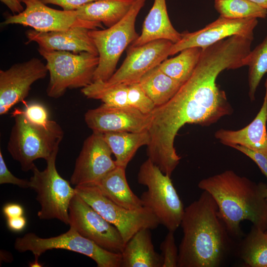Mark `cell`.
Segmentation results:
<instances>
[{
    "label": "cell",
    "mask_w": 267,
    "mask_h": 267,
    "mask_svg": "<svg viewBox=\"0 0 267 267\" xmlns=\"http://www.w3.org/2000/svg\"><path fill=\"white\" fill-rule=\"evenodd\" d=\"M251 44L248 39L233 36L203 49L189 79L169 101L156 106L151 113L147 156L164 174L171 177L179 163L181 157L174 141L183 126H209L232 113L226 94L216 80L225 69L246 66Z\"/></svg>",
    "instance_id": "1"
},
{
    "label": "cell",
    "mask_w": 267,
    "mask_h": 267,
    "mask_svg": "<svg viewBox=\"0 0 267 267\" xmlns=\"http://www.w3.org/2000/svg\"><path fill=\"white\" fill-rule=\"evenodd\" d=\"M178 267H220L234 248L212 196L203 190L184 209Z\"/></svg>",
    "instance_id": "2"
},
{
    "label": "cell",
    "mask_w": 267,
    "mask_h": 267,
    "mask_svg": "<svg viewBox=\"0 0 267 267\" xmlns=\"http://www.w3.org/2000/svg\"><path fill=\"white\" fill-rule=\"evenodd\" d=\"M215 199L219 214L230 235L240 238V223L244 220L266 231L267 230V185L257 183L232 170L202 179L198 184Z\"/></svg>",
    "instance_id": "3"
},
{
    "label": "cell",
    "mask_w": 267,
    "mask_h": 267,
    "mask_svg": "<svg viewBox=\"0 0 267 267\" xmlns=\"http://www.w3.org/2000/svg\"><path fill=\"white\" fill-rule=\"evenodd\" d=\"M7 149L12 158L19 162L24 172L32 171L38 159L47 160L55 152L64 136L61 127L49 120L41 125L29 121L22 111L14 113Z\"/></svg>",
    "instance_id": "4"
},
{
    "label": "cell",
    "mask_w": 267,
    "mask_h": 267,
    "mask_svg": "<svg viewBox=\"0 0 267 267\" xmlns=\"http://www.w3.org/2000/svg\"><path fill=\"white\" fill-rule=\"evenodd\" d=\"M39 54L46 60L49 79L46 92L53 98L63 96L68 89L84 88L93 82L99 56L88 52L73 53L39 46Z\"/></svg>",
    "instance_id": "5"
},
{
    "label": "cell",
    "mask_w": 267,
    "mask_h": 267,
    "mask_svg": "<svg viewBox=\"0 0 267 267\" xmlns=\"http://www.w3.org/2000/svg\"><path fill=\"white\" fill-rule=\"evenodd\" d=\"M137 181L147 188L140 197L143 206L155 215L160 224L175 231L180 225L185 208L171 177L148 158L140 166Z\"/></svg>",
    "instance_id": "6"
},
{
    "label": "cell",
    "mask_w": 267,
    "mask_h": 267,
    "mask_svg": "<svg viewBox=\"0 0 267 267\" xmlns=\"http://www.w3.org/2000/svg\"><path fill=\"white\" fill-rule=\"evenodd\" d=\"M146 0H136L119 22L106 29H92L89 35L97 48L99 63L93 82L107 81L114 73L116 65L126 47L139 37L135 29L136 17Z\"/></svg>",
    "instance_id": "7"
},
{
    "label": "cell",
    "mask_w": 267,
    "mask_h": 267,
    "mask_svg": "<svg viewBox=\"0 0 267 267\" xmlns=\"http://www.w3.org/2000/svg\"><path fill=\"white\" fill-rule=\"evenodd\" d=\"M58 152H55L46 162V167L40 171L35 166L32 172L30 188L36 193L40 205L38 216L41 220L56 219L69 225V207L76 194L70 182L64 179L56 168Z\"/></svg>",
    "instance_id": "8"
},
{
    "label": "cell",
    "mask_w": 267,
    "mask_h": 267,
    "mask_svg": "<svg viewBox=\"0 0 267 267\" xmlns=\"http://www.w3.org/2000/svg\"><path fill=\"white\" fill-rule=\"evenodd\" d=\"M14 245L15 250L19 252L31 251L35 259L39 260L40 256L47 250L64 249L91 258L98 267H122L121 253L105 250L70 226L67 232L49 238L40 237L35 233L29 232L17 237Z\"/></svg>",
    "instance_id": "9"
},
{
    "label": "cell",
    "mask_w": 267,
    "mask_h": 267,
    "mask_svg": "<svg viewBox=\"0 0 267 267\" xmlns=\"http://www.w3.org/2000/svg\"><path fill=\"white\" fill-rule=\"evenodd\" d=\"M75 189L77 194L118 229L125 244L138 230L154 229L160 224L148 208L129 210L122 207L104 196L96 185L76 186Z\"/></svg>",
    "instance_id": "10"
},
{
    "label": "cell",
    "mask_w": 267,
    "mask_h": 267,
    "mask_svg": "<svg viewBox=\"0 0 267 267\" xmlns=\"http://www.w3.org/2000/svg\"><path fill=\"white\" fill-rule=\"evenodd\" d=\"M69 225L83 236L110 252L122 253L125 243L118 229L78 194L69 207Z\"/></svg>",
    "instance_id": "11"
},
{
    "label": "cell",
    "mask_w": 267,
    "mask_h": 267,
    "mask_svg": "<svg viewBox=\"0 0 267 267\" xmlns=\"http://www.w3.org/2000/svg\"><path fill=\"white\" fill-rule=\"evenodd\" d=\"M26 8L20 13L8 15L4 25L19 24L29 26L41 32L65 31L75 27L89 29L103 28L101 23L78 18L76 10H57L47 6L40 0H20Z\"/></svg>",
    "instance_id": "12"
},
{
    "label": "cell",
    "mask_w": 267,
    "mask_h": 267,
    "mask_svg": "<svg viewBox=\"0 0 267 267\" xmlns=\"http://www.w3.org/2000/svg\"><path fill=\"white\" fill-rule=\"evenodd\" d=\"M103 134L92 133L84 141L77 157L70 183L76 186L95 185L117 167Z\"/></svg>",
    "instance_id": "13"
},
{
    "label": "cell",
    "mask_w": 267,
    "mask_h": 267,
    "mask_svg": "<svg viewBox=\"0 0 267 267\" xmlns=\"http://www.w3.org/2000/svg\"><path fill=\"white\" fill-rule=\"evenodd\" d=\"M48 70L40 59L32 57L0 70V115L6 114L28 95L35 82L45 77Z\"/></svg>",
    "instance_id": "14"
},
{
    "label": "cell",
    "mask_w": 267,
    "mask_h": 267,
    "mask_svg": "<svg viewBox=\"0 0 267 267\" xmlns=\"http://www.w3.org/2000/svg\"><path fill=\"white\" fill-rule=\"evenodd\" d=\"M257 18L230 19L220 17L215 21L197 31L181 33V38L173 44L170 55L193 47L205 49L222 40L233 36L254 39V30L258 24Z\"/></svg>",
    "instance_id": "15"
},
{
    "label": "cell",
    "mask_w": 267,
    "mask_h": 267,
    "mask_svg": "<svg viewBox=\"0 0 267 267\" xmlns=\"http://www.w3.org/2000/svg\"><path fill=\"white\" fill-rule=\"evenodd\" d=\"M173 44L169 40L162 39L141 45L130 46L122 65L105 82L110 85H129L139 82L147 72L170 56Z\"/></svg>",
    "instance_id": "16"
},
{
    "label": "cell",
    "mask_w": 267,
    "mask_h": 267,
    "mask_svg": "<svg viewBox=\"0 0 267 267\" xmlns=\"http://www.w3.org/2000/svg\"><path fill=\"white\" fill-rule=\"evenodd\" d=\"M85 121L92 132L140 133L148 131L152 116L131 106H113L103 103L88 110L85 114Z\"/></svg>",
    "instance_id": "17"
},
{
    "label": "cell",
    "mask_w": 267,
    "mask_h": 267,
    "mask_svg": "<svg viewBox=\"0 0 267 267\" xmlns=\"http://www.w3.org/2000/svg\"><path fill=\"white\" fill-rule=\"evenodd\" d=\"M89 29L83 27H75L65 31L41 32L29 30L25 35L28 43H37L39 46L54 50L67 51L73 53L88 52L98 55Z\"/></svg>",
    "instance_id": "18"
},
{
    "label": "cell",
    "mask_w": 267,
    "mask_h": 267,
    "mask_svg": "<svg viewBox=\"0 0 267 267\" xmlns=\"http://www.w3.org/2000/svg\"><path fill=\"white\" fill-rule=\"evenodd\" d=\"M265 86L264 102L254 119L238 130L221 129L216 131L215 136L220 142L230 147L235 145L243 146L267 156V79Z\"/></svg>",
    "instance_id": "19"
},
{
    "label": "cell",
    "mask_w": 267,
    "mask_h": 267,
    "mask_svg": "<svg viewBox=\"0 0 267 267\" xmlns=\"http://www.w3.org/2000/svg\"><path fill=\"white\" fill-rule=\"evenodd\" d=\"M181 38V33L172 25L168 16L166 0H154L146 17L141 33L131 45L136 46L158 40H167L173 44Z\"/></svg>",
    "instance_id": "20"
},
{
    "label": "cell",
    "mask_w": 267,
    "mask_h": 267,
    "mask_svg": "<svg viewBox=\"0 0 267 267\" xmlns=\"http://www.w3.org/2000/svg\"><path fill=\"white\" fill-rule=\"evenodd\" d=\"M150 229L136 232L127 242L122 252V267H162V255L157 253Z\"/></svg>",
    "instance_id": "21"
},
{
    "label": "cell",
    "mask_w": 267,
    "mask_h": 267,
    "mask_svg": "<svg viewBox=\"0 0 267 267\" xmlns=\"http://www.w3.org/2000/svg\"><path fill=\"white\" fill-rule=\"evenodd\" d=\"M95 185L104 196L122 207L137 210L143 207L140 198L130 187L124 167L117 166Z\"/></svg>",
    "instance_id": "22"
},
{
    "label": "cell",
    "mask_w": 267,
    "mask_h": 267,
    "mask_svg": "<svg viewBox=\"0 0 267 267\" xmlns=\"http://www.w3.org/2000/svg\"><path fill=\"white\" fill-rule=\"evenodd\" d=\"M136 0H96L76 10L78 18L109 28L122 20Z\"/></svg>",
    "instance_id": "23"
},
{
    "label": "cell",
    "mask_w": 267,
    "mask_h": 267,
    "mask_svg": "<svg viewBox=\"0 0 267 267\" xmlns=\"http://www.w3.org/2000/svg\"><path fill=\"white\" fill-rule=\"evenodd\" d=\"M103 137L115 157L117 166L126 168L137 150L150 141L148 131L140 133L109 132Z\"/></svg>",
    "instance_id": "24"
},
{
    "label": "cell",
    "mask_w": 267,
    "mask_h": 267,
    "mask_svg": "<svg viewBox=\"0 0 267 267\" xmlns=\"http://www.w3.org/2000/svg\"><path fill=\"white\" fill-rule=\"evenodd\" d=\"M139 83L156 106L169 101L182 85L163 72L158 66L144 75Z\"/></svg>",
    "instance_id": "25"
},
{
    "label": "cell",
    "mask_w": 267,
    "mask_h": 267,
    "mask_svg": "<svg viewBox=\"0 0 267 267\" xmlns=\"http://www.w3.org/2000/svg\"><path fill=\"white\" fill-rule=\"evenodd\" d=\"M237 253L250 267H267V233L253 225L239 242Z\"/></svg>",
    "instance_id": "26"
},
{
    "label": "cell",
    "mask_w": 267,
    "mask_h": 267,
    "mask_svg": "<svg viewBox=\"0 0 267 267\" xmlns=\"http://www.w3.org/2000/svg\"><path fill=\"white\" fill-rule=\"evenodd\" d=\"M202 50L198 47L184 49L177 56L167 58L158 66L167 75L183 84L193 72Z\"/></svg>",
    "instance_id": "27"
},
{
    "label": "cell",
    "mask_w": 267,
    "mask_h": 267,
    "mask_svg": "<svg viewBox=\"0 0 267 267\" xmlns=\"http://www.w3.org/2000/svg\"><path fill=\"white\" fill-rule=\"evenodd\" d=\"M128 86L110 85L105 82L96 81L82 89L81 92L87 98L100 100L108 105L127 106H130L128 101Z\"/></svg>",
    "instance_id": "28"
},
{
    "label": "cell",
    "mask_w": 267,
    "mask_h": 267,
    "mask_svg": "<svg viewBox=\"0 0 267 267\" xmlns=\"http://www.w3.org/2000/svg\"><path fill=\"white\" fill-rule=\"evenodd\" d=\"M221 16L230 19L266 18L267 10L249 0H215Z\"/></svg>",
    "instance_id": "29"
},
{
    "label": "cell",
    "mask_w": 267,
    "mask_h": 267,
    "mask_svg": "<svg viewBox=\"0 0 267 267\" xmlns=\"http://www.w3.org/2000/svg\"><path fill=\"white\" fill-rule=\"evenodd\" d=\"M248 70L249 96L252 101L264 75L267 73V36L264 40L247 56Z\"/></svg>",
    "instance_id": "30"
},
{
    "label": "cell",
    "mask_w": 267,
    "mask_h": 267,
    "mask_svg": "<svg viewBox=\"0 0 267 267\" xmlns=\"http://www.w3.org/2000/svg\"><path fill=\"white\" fill-rule=\"evenodd\" d=\"M128 101L130 106L145 114H151L156 107L139 82L128 86Z\"/></svg>",
    "instance_id": "31"
},
{
    "label": "cell",
    "mask_w": 267,
    "mask_h": 267,
    "mask_svg": "<svg viewBox=\"0 0 267 267\" xmlns=\"http://www.w3.org/2000/svg\"><path fill=\"white\" fill-rule=\"evenodd\" d=\"M174 232L169 231L160 244L163 258L162 267H178V249L175 243Z\"/></svg>",
    "instance_id": "32"
},
{
    "label": "cell",
    "mask_w": 267,
    "mask_h": 267,
    "mask_svg": "<svg viewBox=\"0 0 267 267\" xmlns=\"http://www.w3.org/2000/svg\"><path fill=\"white\" fill-rule=\"evenodd\" d=\"M22 112L29 121L35 124L44 125L50 120L47 109L39 103L29 104Z\"/></svg>",
    "instance_id": "33"
},
{
    "label": "cell",
    "mask_w": 267,
    "mask_h": 267,
    "mask_svg": "<svg viewBox=\"0 0 267 267\" xmlns=\"http://www.w3.org/2000/svg\"><path fill=\"white\" fill-rule=\"evenodd\" d=\"M10 183L20 187L30 188V181L27 179L19 178L14 176L9 170L4 160L1 150H0V184Z\"/></svg>",
    "instance_id": "34"
},
{
    "label": "cell",
    "mask_w": 267,
    "mask_h": 267,
    "mask_svg": "<svg viewBox=\"0 0 267 267\" xmlns=\"http://www.w3.org/2000/svg\"><path fill=\"white\" fill-rule=\"evenodd\" d=\"M231 147L242 153L253 160L267 178V156L239 145H233Z\"/></svg>",
    "instance_id": "35"
},
{
    "label": "cell",
    "mask_w": 267,
    "mask_h": 267,
    "mask_svg": "<svg viewBox=\"0 0 267 267\" xmlns=\"http://www.w3.org/2000/svg\"><path fill=\"white\" fill-rule=\"evenodd\" d=\"M45 4H52L65 11H75L82 6L96 0H40Z\"/></svg>",
    "instance_id": "36"
},
{
    "label": "cell",
    "mask_w": 267,
    "mask_h": 267,
    "mask_svg": "<svg viewBox=\"0 0 267 267\" xmlns=\"http://www.w3.org/2000/svg\"><path fill=\"white\" fill-rule=\"evenodd\" d=\"M2 212L5 217L8 219L23 216L24 209L19 204L9 203L3 207Z\"/></svg>",
    "instance_id": "37"
},
{
    "label": "cell",
    "mask_w": 267,
    "mask_h": 267,
    "mask_svg": "<svg viewBox=\"0 0 267 267\" xmlns=\"http://www.w3.org/2000/svg\"><path fill=\"white\" fill-rule=\"evenodd\" d=\"M26 219L23 216L7 219L8 228L14 232H19L23 230L26 226Z\"/></svg>",
    "instance_id": "38"
},
{
    "label": "cell",
    "mask_w": 267,
    "mask_h": 267,
    "mask_svg": "<svg viewBox=\"0 0 267 267\" xmlns=\"http://www.w3.org/2000/svg\"><path fill=\"white\" fill-rule=\"evenodd\" d=\"M4 3L13 13L17 14L22 12L24 10V7L20 0H0Z\"/></svg>",
    "instance_id": "39"
},
{
    "label": "cell",
    "mask_w": 267,
    "mask_h": 267,
    "mask_svg": "<svg viewBox=\"0 0 267 267\" xmlns=\"http://www.w3.org/2000/svg\"><path fill=\"white\" fill-rule=\"evenodd\" d=\"M258 6L267 10V0H249Z\"/></svg>",
    "instance_id": "40"
},
{
    "label": "cell",
    "mask_w": 267,
    "mask_h": 267,
    "mask_svg": "<svg viewBox=\"0 0 267 267\" xmlns=\"http://www.w3.org/2000/svg\"><path fill=\"white\" fill-rule=\"evenodd\" d=\"M29 266L31 267H42L43 266L39 263V260L34 259V261L33 262L29 264Z\"/></svg>",
    "instance_id": "41"
},
{
    "label": "cell",
    "mask_w": 267,
    "mask_h": 267,
    "mask_svg": "<svg viewBox=\"0 0 267 267\" xmlns=\"http://www.w3.org/2000/svg\"><path fill=\"white\" fill-rule=\"evenodd\" d=\"M266 200L267 201V188L266 191Z\"/></svg>",
    "instance_id": "42"
},
{
    "label": "cell",
    "mask_w": 267,
    "mask_h": 267,
    "mask_svg": "<svg viewBox=\"0 0 267 267\" xmlns=\"http://www.w3.org/2000/svg\"></svg>",
    "instance_id": "43"
}]
</instances>
